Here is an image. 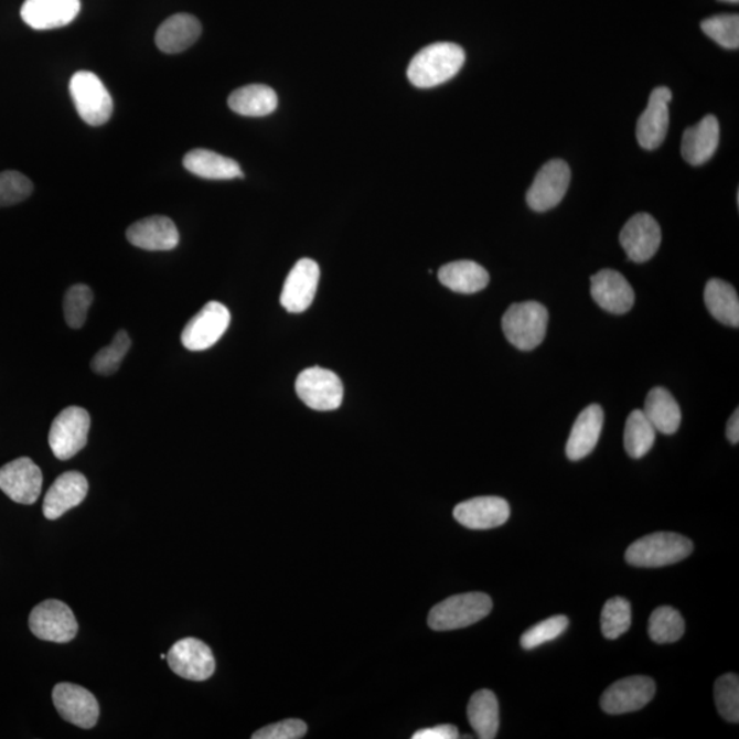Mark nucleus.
<instances>
[{"label": "nucleus", "instance_id": "obj_22", "mask_svg": "<svg viewBox=\"0 0 739 739\" xmlns=\"http://www.w3.org/2000/svg\"><path fill=\"white\" fill-rule=\"evenodd\" d=\"M88 481L78 471H67L55 480L45 494L43 514L47 520L55 521L67 511L77 507L87 497Z\"/></svg>", "mask_w": 739, "mask_h": 739}, {"label": "nucleus", "instance_id": "obj_44", "mask_svg": "<svg viewBox=\"0 0 739 739\" xmlns=\"http://www.w3.org/2000/svg\"><path fill=\"white\" fill-rule=\"evenodd\" d=\"M721 2L738 3L739 0H721Z\"/></svg>", "mask_w": 739, "mask_h": 739}, {"label": "nucleus", "instance_id": "obj_42", "mask_svg": "<svg viewBox=\"0 0 739 739\" xmlns=\"http://www.w3.org/2000/svg\"><path fill=\"white\" fill-rule=\"evenodd\" d=\"M459 731L452 725H441L415 732L413 739H457Z\"/></svg>", "mask_w": 739, "mask_h": 739}, {"label": "nucleus", "instance_id": "obj_34", "mask_svg": "<svg viewBox=\"0 0 739 739\" xmlns=\"http://www.w3.org/2000/svg\"><path fill=\"white\" fill-rule=\"evenodd\" d=\"M631 626V606L622 597H613L601 611V631L608 640H617Z\"/></svg>", "mask_w": 739, "mask_h": 739}, {"label": "nucleus", "instance_id": "obj_37", "mask_svg": "<svg viewBox=\"0 0 739 739\" xmlns=\"http://www.w3.org/2000/svg\"><path fill=\"white\" fill-rule=\"evenodd\" d=\"M701 30L721 47L729 50L739 47V17L737 14L710 17L703 21Z\"/></svg>", "mask_w": 739, "mask_h": 739}, {"label": "nucleus", "instance_id": "obj_28", "mask_svg": "<svg viewBox=\"0 0 739 739\" xmlns=\"http://www.w3.org/2000/svg\"><path fill=\"white\" fill-rule=\"evenodd\" d=\"M227 105L244 117H266L277 109L278 98L267 85L253 84L232 93Z\"/></svg>", "mask_w": 739, "mask_h": 739}, {"label": "nucleus", "instance_id": "obj_17", "mask_svg": "<svg viewBox=\"0 0 739 739\" xmlns=\"http://www.w3.org/2000/svg\"><path fill=\"white\" fill-rule=\"evenodd\" d=\"M671 99L673 94L667 87L653 89L650 104L636 122V139L645 150H656L663 144L668 132Z\"/></svg>", "mask_w": 739, "mask_h": 739}, {"label": "nucleus", "instance_id": "obj_14", "mask_svg": "<svg viewBox=\"0 0 739 739\" xmlns=\"http://www.w3.org/2000/svg\"><path fill=\"white\" fill-rule=\"evenodd\" d=\"M321 270L315 260L303 258L289 271L281 292V304L291 314H300L315 299Z\"/></svg>", "mask_w": 739, "mask_h": 739}, {"label": "nucleus", "instance_id": "obj_32", "mask_svg": "<svg viewBox=\"0 0 739 739\" xmlns=\"http://www.w3.org/2000/svg\"><path fill=\"white\" fill-rule=\"evenodd\" d=\"M656 440V429L645 417L644 411L635 409L628 418L626 428H624V449L630 458L641 459L651 451Z\"/></svg>", "mask_w": 739, "mask_h": 739}, {"label": "nucleus", "instance_id": "obj_31", "mask_svg": "<svg viewBox=\"0 0 739 739\" xmlns=\"http://www.w3.org/2000/svg\"><path fill=\"white\" fill-rule=\"evenodd\" d=\"M468 718L475 735L482 739L496 738L500 727L499 701L491 690L474 693L469 703Z\"/></svg>", "mask_w": 739, "mask_h": 739}, {"label": "nucleus", "instance_id": "obj_24", "mask_svg": "<svg viewBox=\"0 0 739 739\" xmlns=\"http://www.w3.org/2000/svg\"><path fill=\"white\" fill-rule=\"evenodd\" d=\"M720 127L718 118L707 116L696 127L687 128L682 139V157L693 167L708 162L718 150Z\"/></svg>", "mask_w": 739, "mask_h": 739}, {"label": "nucleus", "instance_id": "obj_12", "mask_svg": "<svg viewBox=\"0 0 739 739\" xmlns=\"http://www.w3.org/2000/svg\"><path fill=\"white\" fill-rule=\"evenodd\" d=\"M655 693V681L650 676H629L608 687L600 705L610 715L635 713L650 704Z\"/></svg>", "mask_w": 739, "mask_h": 739}, {"label": "nucleus", "instance_id": "obj_39", "mask_svg": "<svg viewBox=\"0 0 739 739\" xmlns=\"http://www.w3.org/2000/svg\"><path fill=\"white\" fill-rule=\"evenodd\" d=\"M568 618L565 615H556L547 619L528 629L525 634L522 635L521 645L523 650L532 651L536 647L547 644V642L559 639V636L565 633L568 628Z\"/></svg>", "mask_w": 739, "mask_h": 739}, {"label": "nucleus", "instance_id": "obj_19", "mask_svg": "<svg viewBox=\"0 0 739 739\" xmlns=\"http://www.w3.org/2000/svg\"><path fill=\"white\" fill-rule=\"evenodd\" d=\"M79 10V0H25L21 8V19L32 30H56L76 20Z\"/></svg>", "mask_w": 739, "mask_h": 739}, {"label": "nucleus", "instance_id": "obj_11", "mask_svg": "<svg viewBox=\"0 0 739 739\" xmlns=\"http://www.w3.org/2000/svg\"><path fill=\"white\" fill-rule=\"evenodd\" d=\"M170 670L188 681H207L215 673V658L210 646L197 639L175 642L168 653Z\"/></svg>", "mask_w": 739, "mask_h": 739}, {"label": "nucleus", "instance_id": "obj_1", "mask_svg": "<svg viewBox=\"0 0 739 739\" xmlns=\"http://www.w3.org/2000/svg\"><path fill=\"white\" fill-rule=\"evenodd\" d=\"M464 61V50L460 45L435 43L414 56L407 76L414 87L433 88L457 76Z\"/></svg>", "mask_w": 739, "mask_h": 739}, {"label": "nucleus", "instance_id": "obj_33", "mask_svg": "<svg viewBox=\"0 0 739 739\" xmlns=\"http://www.w3.org/2000/svg\"><path fill=\"white\" fill-rule=\"evenodd\" d=\"M647 631L656 644H673L684 635L685 621L674 608L661 607L653 611Z\"/></svg>", "mask_w": 739, "mask_h": 739}, {"label": "nucleus", "instance_id": "obj_6", "mask_svg": "<svg viewBox=\"0 0 739 739\" xmlns=\"http://www.w3.org/2000/svg\"><path fill=\"white\" fill-rule=\"evenodd\" d=\"M90 417L87 409L67 407L51 425L49 443L54 457L69 460L87 446Z\"/></svg>", "mask_w": 739, "mask_h": 739}, {"label": "nucleus", "instance_id": "obj_18", "mask_svg": "<svg viewBox=\"0 0 739 739\" xmlns=\"http://www.w3.org/2000/svg\"><path fill=\"white\" fill-rule=\"evenodd\" d=\"M590 293L602 310L611 314H626L633 309L635 293L621 272L611 269L600 270L590 278Z\"/></svg>", "mask_w": 739, "mask_h": 739}, {"label": "nucleus", "instance_id": "obj_29", "mask_svg": "<svg viewBox=\"0 0 739 739\" xmlns=\"http://www.w3.org/2000/svg\"><path fill=\"white\" fill-rule=\"evenodd\" d=\"M644 414L653 428L663 435H674L679 429L682 414L678 403L667 389L653 388L646 396Z\"/></svg>", "mask_w": 739, "mask_h": 739}, {"label": "nucleus", "instance_id": "obj_4", "mask_svg": "<svg viewBox=\"0 0 739 739\" xmlns=\"http://www.w3.org/2000/svg\"><path fill=\"white\" fill-rule=\"evenodd\" d=\"M491 597L480 591L449 597L430 611L428 623L435 631H451L471 626L491 613Z\"/></svg>", "mask_w": 739, "mask_h": 739}, {"label": "nucleus", "instance_id": "obj_9", "mask_svg": "<svg viewBox=\"0 0 739 739\" xmlns=\"http://www.w3.org/2000/svg\"><path fill=\"white\" fill-rule=\"evenodd\" d=\"M229 325V310L218 301H210L186 323L181 343L190 351H206L218 343Z\"/></svg>", "mask_w": 739, "mask_h": 739}, {"label": "nucleus", "instance_id": "obj_10", "mask_svg": "<svg viewBox=\"0 0 739 739\" xmlns=\"http://www.w3.org/2000/svg\"><path fill=\"white\" fill-rule=\"evenodd\" d=\"M570 180V168L561 159H554L545 163L532 186L528 188L526 195L528 207L537 213L553 210L566 196Z\"/></svg>", "mask_w": 739, "mask_h": 739}, {"label": "nucleus", "instance_id": "obj_36", "mask_svg": "<svg viewBox=\"0 0 739 739\" xmlns=\"http://www.w3.org/2000/svg\"><path fill=\"white\" fill-rule=\"evenodd\" d=\"M715 703L721 718L738 724L739 720V679L736 674L720 676L715 684Z\"/></svg>", "mask_w": 739, "mask_h": 739}, {"label": "nucleus", "instance_id": "obj_40", "mask_svg": "<svg viewBox=\"0 0 739 739\" xmlns=\"http://www.w3.org/2000/svg\"><path fill=\"white\" fill-rule=\"evenodd\" d=\"M33 192L32 181L19 172L0 173V207L24 202Z\"/></svg>", "mask_w": 739, "mask_h": 739}, {"label": "nucleus", "instance_id": "obj_23", "mask_svg": "<svg viewBox=\"0 0 739 739\" xmlns=\"http://www.w3.org/2000/svg\"><path fill=\"white\" fill-rule=\"evenodd\" d=\"M604 411L599 405H591L578 415L566 446L567 458L578 462L593 452L600 440Z\"/></svg>", "mask_w": 739, "mask_h": 739}, {"label": "nucleus", "instance_id": "obj_43", "mask_svg": "<svg viewBox=\"0 0 739 739\" xmlns=\"http://www.w3.org/2000/svg\"><path fill=\"white\" fill-rule=\"evenodd\" d=\"M727 439L731 443H738L739 441V411L736 409L735 414L731 415L729 424H727Z\"/></svg>", "mask_w": 739, "mask_h": 739}, {"label": "nucleus", "instance_id": "obj_7", "mask_svg": "<svg viewBox=\"0 0 739 739\" xmlns=\"http://www.w3.org/2000/svg\"><path fill=\"white\" fill-rule=\"evenodd\" d=\"M296 394L307 407L333 411L344 399V386L338 374L322 367L303 370L296 379Z\"/></svg>", "mask_w": 739, "mask_h": 739}, {"label": "nucleus", "instance_id": "obj_27", "mask_svg": "<svg viewBox=\"0 0 739 739\" xmlns=\"http://www.w3.org/2000/svg\"><path fill=\"white\" fill-rule=\"evenodd\" d=\"M439 280L453 292L471 294L488 287L489 272L473 260H458L441 267Z\"/></svg>", "mask_w": 739, "mask_h": 739}, {"label": "nucleus", "instance_id": "obj_16", "mask_svg": "<svg viewBox=\"0 0 739 739\" xmlns=\"http://www.w3.org/2000/svg\"><path fill=\"white\" fill-rule=\"evenodd\" d=\"M619 240H621L624 253L628 254L630 260L644 264V261L655 257L658 247H661V226L651 214H635L623 226Z\"/></svg>", "mask_w": 739, "mask_h": 739}, {"label": "nucleus", "instance_id": "obj_35", "mask_svg": "<svg viewBox=\"0 0 739 739\" xmlns=\"http://www.w3.org/2000/svg\"><path fill=\"white\" fill-rule=\"evenodd\" d=\"M130 345L132 343H130L129 334L125 331H119L114 335L111 343L94 356L90 367H93L96 374L100 375L117 373L124 357L127 356L130 350Z\"/></svg>", "mask_w": 739, "mask_h": 739}, {"label": "nucleus", "instance_id": "obj_5", "mask_svg": "<svg viewBox=\"0 0 739 739\" xmlns=\"http://www.w3.org/2000/svg\"><path fill=\"white\" fill-rule=\"evenodd\" d=\"M71 95L79 118L90 127H100L111 118V95L95 73L82 71L74 74Z\"/></svg>", "mask_w": 739, "mask_h": 739}, {"label": "nucleus", "instance_id": "obj_2", "mask_svg": "<svg viewBox=\"0 0 739 739\" xmlns=\"http://www.w3.org/2000/svg\"><path fill=\"white\" fill-rule=\"evenodd\" d=\"M693 553L689 538L676 533H655L636 539L626 550L630 566L658 568L675 565Z\"/></svg>", "mask_w": 739, "mask_h": 739}, {"label": "nucleus", "instance_id": "obj_30", "mask_svg": "<svg viewBox=\"0 0 739 739\" xmlns=\"http://www.w3.org/2000/svg\"><path fill=\"white\" fill-rule=\"evenodd\" d=\"M710 315L725 325L739 326V298L736 288L724 280H709L704 292Z\"/></svg>", "mask_w": 739, "mask_h": 739}, {"label": "nucleus", "instance_id": "obj_13", "mask_svg": "<svg viewBox=\"0 0 739 739\" xmlns=\"http://www.w3.org/2000/svg\"><path fill=\"white\" fill-rule=\"evenodd\" d=\"M42 486V470L30 458L15 459L0 469V491L15 503L35 504Z\"/></svg>", "mask_w": 739, "mask_h": 739}, {"label": "nucleus", "instance_id": "obj_25", "mask_svg": "<svg viewBox=\"0 0 739 739\" xmlns=\"http://www.w3.org/2000/svg\"><path fill=\"white\" fill-rule=\"evenodd\" d=\"M202 35V24L191 14L169 17L158 28L156 43L164 54H180L196 43Z\"/></svg>", "mask_w": 739, "mask_h": 739}, {"label": "nucleus", "instance_id": "obj_8", "mask_svg": "<svg viewBox=\"0 0 739 739\" xmlns=\"http://www.w3.org/2000/svg\"><path fill=\"white\" fill-rule=\"evenodd\" d=\"M30 628L39 640L67 644L77 635L78 623L65 602L45 600L33 608Z\"/></svg>", "mask_w": 739, "mask_h": 739}, {"label": "nucleus", "instance_id": "obj_3", "mask_svg": "<svg viewBox=\"0 0 739 739\" xmlns=\"http://www.w3.org/2000/svg\"><path fill=\"white\" fill-rule=\"evenodd\" d=\"M549 314L537 301L514 303L505 311L502 328L505 338L515 349L532 351L543 343L547 334Z\"/></svg>", "mask_w": 739, "mask_h": 739}, {"label": "nucleus", "instance_id": "obj_26", "mask_svg": "<svg viewBox=\"0 0 739 739\" xmlns=\"http://www.w3.org/2000/svg\"><path fill=\"white\" fill-rule=\"evenodd\" d=\"M184 168L188 172L197 175V178L207 180H233L242 179L240 164L233 161L232 158L221 156V153L203 150H192L184 158Z\"/></svg>", "mask_w": 739, "mask_h": 739}, {"label": "nucleus", "instance_id": "obj_38", "mask_svg": "<svg viewBox=\"0 0 739 739\" xmlns=\"http://www.w3.org/2000/svg\"><path fill=\"white\" fill-rule=\"evenodd\" d=\"M93 301L94 292L90 291L89 287L84 286V283L73 286L69 291L66 292L64 299V312L67 325L73 329L83 328L85 321H87L88 311L90 306H93Z\"/></svg>", "mask_w": 739, "mask_h": 739}, {"label": "nucleus", "instance_id": "obj_21", "mask_svg": "<svg viewBox=\"0 0 739 739\" xmlns=\"http://www.w3.org/2000/svg\"><path fill=\"white\" fill-rule=\"evenodd\" d=\"M127 238L146 251H170L179 246L180 233L174 222L163 215H153L130 225Z\"/></svg>", "mask_w": 739, "mask_h": 739}, {"label": "nucleus", "instance_id": "obj_15", "mask_svg": "<svg viewBox=\"0 0 739 739\" xmlns=\"http://www.w3.org/2000/svg\"><path fill=\"white\" fill-rule=\"evenodd\" d=\"M53 701L62 718L74 726L93 729L98 724L99 704L93 693L82 686L56 685L53 690Z\"/></svg>", "mask_w": 739, "mask_h": 739}, {"label": "nucleus", "instance_id": "obj_20", "mask_svg": "<svg viewBox=\"0 0 739 739\" xmlns=\"http://www.w3.org/2000/svg\"><path fill=\"white\" fill-rule=\"evenodd\" d=\"M510 504L502 497L485 496L468 500L453 510L454 520L473 531H488L508 521Z\"/></svg>", "mask_w": 739, "mask_h": 739}, {"label": "nucleus", "instance_id": "obj_41", "mask_svg": "<svg viewBox=\"0 0 739 739\" xmlns=\"http://www.w3.org/2000/svg\"><path fill=\"white\" fill-rule=\"evenodd\" d=\"M307 732L303 720L288 719L264 727L253 736L254 739H299Z\"/></svg>", "mask_w": 739, "mask_h": 739}]
</instances>
